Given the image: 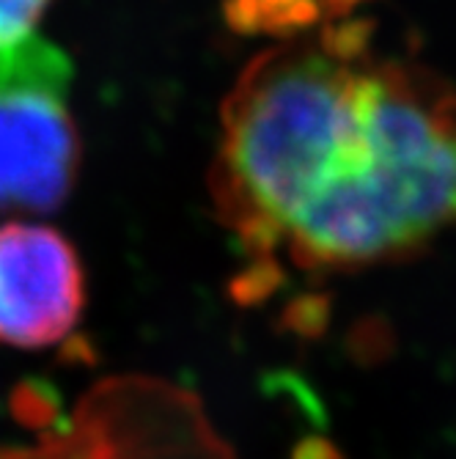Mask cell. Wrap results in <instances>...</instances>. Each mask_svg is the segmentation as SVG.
Here are the masks:
<instances>
[{
	"label": "cell",
	"instance_id": "obj_3",
	"mask_svg": "<svg viewBox=\"0 0 456 459\" xmlns=\"http://www.w3.org/2000/svg\"><path fill=\"white\" fill-rule=\"evenodd\" d=\"M66 89L0 91V212H53L80 171Z\"/></svg>",
	"mask_w": 456,
	"mask_h": 459
},
{
	"label": "cell",
	"instance_id": "obj_4",
	"mask_svg": "<svg viewBox=\"0 0 456 459\" xmlns=\"http://www.w3.org/2000/svg\"><path fill=\"white\" fill-rule=\"evenodd\" d=\"M53 0H0V91L66 89V53L39 33Z\"/></svg>",
	"mask_w": 456,
	"mask_h": 459
},
{
	"label": "cell",
	"instance_id": "obj_2",
	"mask_svg": "<svg viewBox=\"0 0 456 459\" xmlns=\"http://www.w3.org/2000/svg\"><path fill=\"white\" fill-rule=\"evenodd\" d=\"M86 308L74 245L53 226H0V344L41 350L64 342Z\"/></svg>",
	"mask_w": 456,
	"mask_h": 459
},
{
	"label": "cell",
	"instance_id": "obj_1",
	"mask_svg": "<svg viewBox=\"0 0 456 459\" xmlns=\"http://www.w3.org/2000/svg\"><path fill=\"white\" fill-rule=\"evenodd\" d=\"M220 223L245 254L349 273L456 229V86L327 22L259 53L220 108Z\"/></svg>",
	"mask_w": 456,
	"mask_h": 459
}]
</instances>
